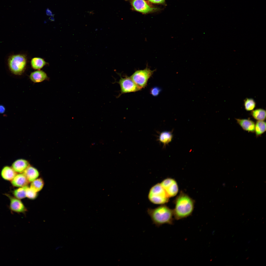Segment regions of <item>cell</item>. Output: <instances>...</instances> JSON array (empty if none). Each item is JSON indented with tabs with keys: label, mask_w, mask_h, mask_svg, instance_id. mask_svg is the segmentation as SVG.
Masks as SVG:
<instances>
[{
	"label": "cell",
	"mask_w": 266,
	"mask_h": 266,
	"mask_svg": "<svg viewBox=\"0 0 266 266\" xmlns=\"http://www.w3.org/2000/svg\"><path fill=\"white\" fill-rule=\"evenodd\" d=\"M5 110V109L4 107L2 105H0V113H4Z\"/></svg>",
	"instance_id": "obj_27"
},
{
	"label": "cell",
	"mask_w": 266,
	"mask_h": 266,
	"mask_svg": "<svg viewBox=\"0 0 266 266\" xmlns=\"http://www.w3.org/2000/svg\"><path fill=\"white\" fill-rule=\"evenodd\" d=\"M29 77L31 80L34 83L42 82L47 79L48 78L46 73L40 70L32 72L30 75Z\"/></svg>",
	"instance_id": "obj_13"
},
{
	"label": "cell",
	"mask_w": 266,
	"mask_h": 266,
	"mask_svg": "<svg viewBox=\"0 0 266 266\" xmlns=\"http://www.w3.org/2000/svg\"><path fill=\"white\" fill-rule=\"evenodd\" d=\"M194 201L188 195L181 192L176 198L173 210L175 219L179 220L191 215L194 208Z\"/></svg>",
	"instance_id": "obj_1"
},
{
	"label": "cell",
	"mask_w": 266,
	"mask_h": 266,
	"mask_svg": "<svg viewBox=\"0 0 266 266\" xmlns=\"http://www.w3.org/2000/svg\"><path fill=\"white\" fill-rule=\"evenodd\" d=\"M47 64V63L45 60L40 57H34L32 59L31 61L32 67L35 70H40Z\"/></svg>",
	"instance_id": "obj_16"
},
{
	"label": "cell",
	"mask_w": 266,
	"mask_h": 266,
	"mask_svg": "<svg viewBox=\"0 0 266 266\" xmlns=\"http://www.w3.org/2000/svg\"><path fill=\"white\" fill-rule=\"evenodd\" d=\"M173 135L171 132L165 131L162 132L160 134L159 140L164 146L171 142Z\"/></svg>",
	"instance_id": "obj_17"
},
{
	"label": "cell",
	"mask_w": 266,
	"mask_h": 266,
	"mask_svg": "<svg viewBox=\"0 0 266 266\" xmlns=\"http://www.w3.org/2000/svg\"><path fill=\"white\" fill-rule=\"evenodd\" d=\"M148 197L151 202L158 204H163L167 202L169 198L160 183L156 184L151 188Z\"/></svg>",
	"instance_id": "obj_4"
},
{
	"label": "cell",
	"mask_w": 266,
	"mask_h": 266,
	"mask_svg": "<svg viewBox=\"0 0 266 266\" xmlns=\"http://www.w3.org/2000/svg\"><path fill=\"white\" fill-rule=\"evenodd\" d=\"M28 186L27 185L19 187L14 190L12 191V193L14 197L20 200L26 197V191Z\"/></svg>",
	"instance_id": "obj_21"
},
{
	"label": "cell",
	"mask_w": 266,
	"mask_h": 266,
	"mask_svg": "<svg viewBox=\"0 0 266 266\" xmlns=\"http://www.w3.org/2000/svg\"><path fill=\"white\" fill-rule=\"evenodd\" d=\"M44 182L41 178H37L31 182L30 187L37 192L41 191L43 188Z\"/></svg>",
	"instance_id": "obj_20"
},
{
	"label": "cell",
	"mask_w": 266,
	"mask_h": 266,
	"mask_svg": "<svg viewBox=\"0 0 266 266\" xmlns=\"http://www.w3.org/2000/svg\"><path fill=\"white\" fill-rule=\"evenodd\" d=\"M10 200V209L12 211L17 213H24L27 210L20 199L13 197L8 194H5Z\"/></svg>",
	"instance_id": "obj_8"
},
{
	"label": "cell",
	"mask_w": 266,
	"mask_h": 266,
	"mask_svg": "<svg viewBox=\"0 0 266 266\" xmlns=\"http://www.w3.org/2000/svg\"><path fill=\"white\" fill-rule=\"evenodd\" d=\"M26 197L29 199L33 200L37 197V192L28 186L26 189Z\"/></svg>",
	"instance_id": "obj_23"
},
{
	"label": "cell",
	"mask_w": 266,
	"mask_h": 266,
	"mask_svg": "<svg viewBox=\"0 0 266 266\" xmlns=\"http://www.w3.org/2000/svg\"><path fill=\"white\" fill-rule=\"evenodd\" d=\"M9 68L11 72L16 75H20L25 71L27 63L25 55L21 54L10 56L8 61Z\"/></svg>",
	"instance_id": "obj_3"
},
{
	"label": "cell",
	"mask_w": 266,
	"mask_h": 266,
	"mask_svg": "<svg viewBox=\"0 0 266 266\" xmlns=\"http://www.w3.org/2000/svg\"><path fill=\"white\" fill-rule=\"evenodd\" d=\"M29 183L31 182L39 176V173L35 168L30 165L23 173Z\"/></svg>",
	"instance_id": "obj_14"
},
{
	"label": "cell",
	"mask_w": 266,
	"mask_h": 266,
	"mask_svg": "<svg viewBox=\"0 0 266 266\" xmlns=\"http://www.w3.org/2000/svg\"><path fill=\"white\" fill-rule=\"evenodd\" d=\"M155 70H151L147 67L144 69L135 71L130 77L136 84L142 89L147 85L149 79Z\"/></svg>",
	"instance_id": "obj_5"
},
{
	"label": "cell",
	"mask_w": 266,
	"mask_h": 266,
	"mask_svg": "<svg viewBox=\"0 0 266 266\" xmlns=\"http://www.w3.org/2000/svg\"><path fill=\"white\" fill-rule=\"evenodd\" d=\"M244 105L245 110L248 111H252L255 108L256 103L254 100L251 98H246L244 101Z\"/></svg>",
	"instance_id": "obj_22"
},
{
	"label": "cell",
	"mask_w": 266,
	"mask_h": 266,
	"mask_svg": "<svg viewBox=\"0 0 266 266\" xmlns=\"http://www.w3.org/2000/svg\"><path fill=\"white\" fill-rule=\"evenodd\" d=\"M147 212L153 224L156 227H159L165 224H173V210L166 205L162 204L154 209L148 208Z\"/></svg>",
	"instance_id": "obj_2"
},
{
	"label": "cell",
	"mask_w": 266,
	"mask_h": 266,
	"mask_svg": "<svg viewBox=\"0 0 266 266\" xmlns=\"http://www.w3.org/2000/svg\"><path fill=\"white\" fill-rule=\"evenodd\" d=\"M120 78L117 83L120 86V93L118 98L124 94L135 92L141 90L142 88L136 84L132 79L130 77L126 76L124 78Z\"/></svg>",
	"instance_id": "obj_6"
},
{
	"label": "cell",
	"mask_w": 266,
	"mask_h": 266,
	"mask_svg": "<svg viewBox=\"0 0 266 266\" xmlns=\"http://www.w3.org/2000/svg\"><path fill=\"white\" fill-rule=\"evenodd\" d=\"M11 181L12 185L13 186L18 187L27 186L29 183L23 173L17 174Z\"/></svg>",
	"instance_id": "obj_10"
},
{
	"label": "cell",
	"mask_w": 266,
	"mask_h": 266,
	"mask_svg": "<svg viewBox=\"0 0 266 266\" xmlns=\"http://www.w3.org/2000/svg\"><path fill=\"white\" fill-rule=\"evenodd\" d=\"M251 114L255 119L257 120L264 121L266 118V111L261 108L252 111Z\"/></svg>",
	"instance_id": "obj_18"
},
{
	"label": "cell",
	"mask_w": 266,
	"mask_h": 266,
	"mask_svg": "<svg viewBox=\"0 0 266 266\" xmlns=\"http://www.w3.org/2000/svg\"><path fill=\"white\" fill-rule=\"evenodd\" d=\"M131 2L135 10L143 13H148L157 9L150 6L145 0H132Z\"/></svg>",
	"instance_id": "obj_9"
},
{
	"label": "cell",
	"mask_w": 266,
	"mask_h": 266,
	"mask_svg": "<svg viewBox=\"0 0 266 266\" xmlns=\"http://www.w3.org/2000/svg\"><path fill=\"white\" fill-rule=\"evenodd\" d=\"M46 13L47 15L48 16H53L51 11L48 8H47L46 9Z\"/></svg>",
	"instance_id": "obj_26"
},
{
	"label": "cell",
	"mask_w": 266,
	"mask_h": 266,
	"mask_svg": "<svg viewBox=\"0 0 266 266\" xmlns=\"http://www.w3.org/2000/svg\"><path fill=\"white\" fill-rule=\"evenodd\" d=\"M161 91V89L158 87H154L152 88L150 90V94L153 96H157L159 94Z\"/></svg>",
	"instance_id": "obj_24"
},
{
	"label": "cell",
	"mask_w": 266,
	"mask_h": 266,
	"mask_svg": "<svg viewBox=\"0 0 266 266\" xmlns=\"http://www.w3.org/2000/svg\"><path fill=\"white\" fill-rule=\"evenodd\" d=\"M30 165L29 162L27 160L19 159L13 163L12 167L17 173H22Z\"/></svg>",
	"instance_id": "obj_11"
},
{
	"label": "cell",
	"mask_w": 266,
	"mask_h": 266,
	"mask_svg": "<svg viewBox=\"0 0 266 266\" xmlns=\"http://www.w3.org/2000/svg\"><path fill=\"white\" fill-rule=\"evenodd\" d=\"M17 173L12 167L6 166L2 169L1 175L4 180L11 181L16 175Z\"/></svg>",
	"instance_id": "obj_15"
},
{
	"label": "cell",
	"mask_w": 266,
	"mask_h": 266,
	"mask_svg": "<svg viewBox=\"0 0 266 266\" xmlns=\"http://www.w3.org/2000/svg\"><path fill=\"white\" fill-rule=\"evenodd\" d=\"M266 131V123L264 121L257 120L255 125V132L257 136L261 135Z\"/></svg>",
	"instance_id": "obj_19"
},
{
	"label": "cell",
	"mask_w": 266,
	"mask_h": 266,
	"mask_svg": "<svg viewBox=\"0 0 266 266\" xmlns=\"http://www.w3.org/2000/svg\"><path fill=\"white\" fill-rule=\"evenodd\" d=\"M160 183L169 198L175 196L178 193V186L177 182L174 179L167 178Z\"/></svg>",
	"instance_id": "obj_7"
},
{
	"label": "cell",
	"mask_w": 266,
	"mask_h": 266,
	"mask_svg": "<svg viewBox=\"0 0 266 266\" xmlns=\"http://www.w3.org/2000/svg\"><path fill=\"white\" fill-rule=\"evenodd\" d=\"M150 2L154 3L163 4L165 2V0H148Z\"/></svg>",
	"instance_id": "obj_25"
},
{
	"label": "cell",
	"mask_w": 266,
	"mask_h": 266,
	"mask_svg": "<svg viewBox=\"0 0 266 266\" xmlns=\"http://www.w3.org/2000/svg\"><path fill=\"white\" fill-rule=\"evenodd\" d=\"M235 119L237 123L243 130L249 132H254L255 124L253 121L247 119Z\"/></svg>",
	"instance_id": "obj_12"
}]
</instances>
